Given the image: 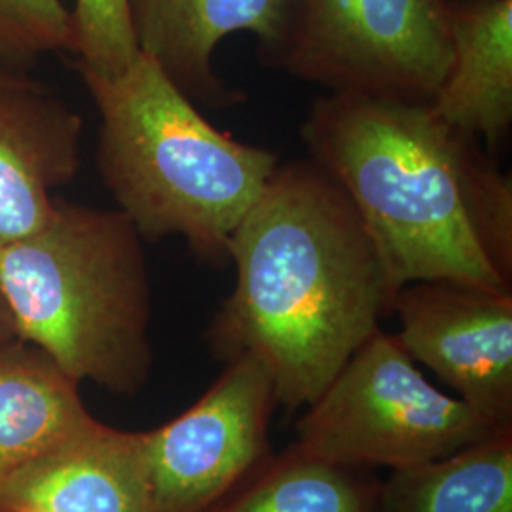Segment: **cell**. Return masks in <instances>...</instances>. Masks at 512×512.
<instances>
[{
  "label": "cell",
  "mask_w": 512,
  "mask_h": 512,
  "mask_svg": "<svg viewBox=\"0 0 512 512\" xmlns=\"http://www.w3.org/2000/svg\"><path fill=\"white\" fill-rule=\"evenodd\" d=\"M234 291L207 344L219 361L251 355L279 408L310 406L393 315L395 293L348 194L310 158L281 162L228 251Z\"/></svg>",
  "instance_id": "6da1fadb"
},
{
  "label": "cell",
  "mask_w": 512,
  "mask_h": 512,
  "mask_svg": "<svg viewBox=\"0 0 512 512\" xmlns=\"http://www.w3.org/2000/svg\"><path fill=\"white\" fill-rule=\"evenodd\" d=\"M308 158L340 184L393 293L414 281L511 289L512 179L429 105L351 93L313 101Z\"/></svg>",
  "instance_id": "7a4b0ae2"
},
{
  "label": "cell",
  "mask_w": 512,
  "mask_h": 512,
  "mask_svg": "<svg viewBox=\"0 0 512 512\" xmlns=\"http://www.w3.org/2000/svg\"><path fill=\"white\" fill-rule=\"evenodd\" d=\"M99 110L97 165L143 241L181 238L228 266L230 241L281 164L270 148L213 126L147 54L126 73H78Z\"/></svg>",
  "instance_id": "3957f363"
},
{
  "label": "cell",
  "mask_w": 512,
  "mask_h": 512,
  "mask_svg": "<svg viewBox=\"0 0 512 512\" xmlns=\"http://www.w3.org/2000/svg\"><path fill=\"white\" fill-rule=\"evenodd\" d=\"M143 243L122 211L57 200L37 232L0 247V291L19 338L78 384L141 393L154 365Z\"/></svg>",
  "instance_id": "277c9868"
},
{
  "label": "cell",
  "mask_w": 512,
  "mask_h": 512,
  "mask_svg": "<svg viewBox=\"0 0 512 512\" xmlns=\"http://www.w3.org/2000/svg\"><path fill=\"white\" fill-rule=\"evenodd\" d=\"M495 429L431 384L395 334L376 330L306 406L294 444L361 469H404L450 456Z\"/></svg>",
  "instance_id": "5b68a950"
},
{
  "label": "cell",
  "mask_w": 512,
  "mask_h": 512,
  "mask_svg": "<svg viewBox=\"0 0 512 512\" xmlns=\"http://www.w3.org/2000/svg\"><path fill=\"white\" fill-rule=\"evenodd\" d=\"M450 61L448 0H298L279 71L325 93L429 105Z\"/></svg>",
  "instance_id": "8992f818"
},
{
  "label": "cell",
  "mask_w": 512,
  "mask_h": 512,
  "mask_svg": "<svg viewBox=\"0 0 512 512\" xmlns=\"http://www.w3.org/2000/svg\"><path fill=\"white\" fill-rule=\"evenodd\" d=\"M274 382L251 355L224 363L181 416L143 433L156 512H207L272 456Z\"/></svg>",
  "instance_id": "52a82bcc"
},
{
  "label": "cell",
  "mask_w": 512,
  "mask_h": 512,
  "mask_svg": "<svg viewBox=\"0 0 512 512\" xmlns=\"http://www.w3.org/2000/svg\"><path fill=\"white\" fill-rule=\"evenodd\" d=\"M395 338L495 429L512 431V289L414 281L393 300Z\"/></svg>",
  "instance_id": "ba28073f"
},
{
  "label": "cell",
  "mask_w": 512,
  "mask_h": 512,
  "mask_svg": "<svg viewBox=\"0 0 512 512\" xmlns=\"http://www.w3.org/2000/svg\"><path fill=\"white\" fill-rule=\"evenodd\" d=\"M296 8L298 0H129L139 52L207 109H230L245 101L215 69L220 42L234 33H251L260 61L279 71Z\"/></svg>",
  "instance_id": "9c48e42d"
},
{
  "label": "cell",
  "mask_w": 512,
  "mask_h": 512,
  "mask_svg": "<svg viewBox=\"0 0 512 512\" xmlns=\"http://www.w3.org/2000/svg\"><path fill=\"white\" fill-rule=\"evenodd\" d=\"M82 133V116L44 86L0 74V247L52 217L55 188L78 173Z\"/></svg>",
  "instance_id": "30bf717a"
},
{
  "label": "cell",
  "mask_w": 512,
  "mask_h": 512,
  "mask_svg": "<svg viewBox=\"0 0 512 512\" xmlns=\"http://www.w3.org/2000/svg\"><path fill=\"white\" fill-rule=\"evenodd\" d=\"M0 512H156L143 433L93 420L19 471Z\"/></svg>",
  "instance_id": "8fae6325"
},
{
  "label": "cell",
  "mask_w": 512,
  "mask_h": 512,
  "mask_svg": "<svg viewBox=\"0 0 512 512\" xmlns=\"http://www.w3.org/2000/svg\"><path fill=\"white\" fill-rule=\"evenodd\" d=\"M448 27L452 61L429 109L494 150L512 126V0H448Z\"/></svg>",
  "instance_id": "7c38bea8"
},
{
  "label": "cell",
  "mask_w": 512,
  "mask_h": 512,
  "mask_svg": "<svg viewBox=\"0 0 512 512\" xmlns=\"http://www.w3.org/2000/svg\"><path fill=\"white\" fill-rule=\"evenodd\" d=\"M78 385L37 346H0V490L95 420Z\"/></svg>",
  "instance_id": "4fadbf2b"
},
{
  "label": "cell",
  "mask_w": 512,
  "mask_h": 512,
  "mask_svg": "<svg viewBox=\"0 0 512 512\" xmlns=\"http://www.w3.org/2000/svg\"><path fill=\"white\" fill-rule=\"evenodd\" d=\"M378 512H512V431L393 469L382 480Z\"/></svg>",
  "instance_id": "5bb4252c"
},
{
  "label": "cell",
  "mask_w": 512,
  "mask_h": 512,
  "mask_svg": "<svg viewBox=\"0 0 512 512\" xmlns=\"http://www.w3.org/2000/svg\"><path fill=\"white\" fill-rule=\"evenodd\" d=\"M380 486L374 471L315 458L293 442L207 512H378Z\"/></svg>",
  "instance_id": "9a60e30c"
},
{
  "label": "cell",
  "mask_w": 512,
  "mask_h": 512,
  "mask_svg": "<svg viewBox=\"0 0 512 512\" xmlns=\"http://www.w3.org/2000/svg\"><path fill=\"white\" fill-rule=\"evenodd\" d=\"M71 23L78 73L114 78L139 55L129 0H74Z\"/></svg>",
  "instance_id": "2e32d148"
},
{
  "label": "cell",
  "mask_w": 512,
  "mask_h": 512,
  "mask_svg": "<svg viewBox=\"0 0 512 512\" xmlns=\"http://www.w3.org/2000/svg\"><path fill=\"white\" fill-rule=\"evenodd\" d=\"M71 48V10L61 0H0V71L19 73L40 55Z\"/></svg>",
  "instance_id": "e0dca14e"
},
{
  "label": "cell",
  "mask_w": 512,
  "mask_h": 512,
  "mask_svg": "<svg viewBox=\"0 0 512 512\" xmlns=\"http://www.w3.org/2000/svg\"><path fill=\"white\" fill-rule=\"evenodd\" d=\"M16 338H19V336L14 317L10 313L6 300H4V294L0 291V346L12 342Z\"/></svg>",
  "instance_id": "ac0fdd59"
},
{
  "label": "cell",
  "mask_w": 512,
  "mask_h": 512,
  "mask_svg": "<svg viewBox=\"0 0 512 512\" xmlns=\"http://www.w3.org/2000/svg\"><path fill=\"white\" fill-rule=\"evenodd\" d=\"M2 73H8V71H0V74H2Z\"/></svg>",
  "instance_id": "d6986e66"
}]
</instances>
